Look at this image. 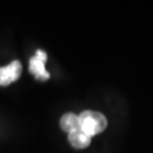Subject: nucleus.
I'll list each match as a JSON object with an SVG mask.
<instances>
[{
    "label": "nucleus",
    "instance_id": "obj_1",
    "mask_svg": "<svg viewBox=\"0 0 153 153\" xmlns=\"http://www.w3.org/2000/svg\"><path fill=\"white\" fill-rule=\"evenodd\" d=\"M78 118H79L81 129L91 137L102 133L108 125L107 118L98 111L85 110L81 112V115H78Z\"/></svg>",
    "mask_w": 153,
    "mask_h": 153
},
{
    "label": "nucleus",
    "instance_id": "obj_2",
    "mask_svg": "<svg viewBox=\"0 0 153 153\" xmlns=\"http://www.w3.org/2000/svg\"><path fill=\"white\" fill-rule=\"evenodd\" d=\"M45 61L47 53L43 50H38L35 56L30 59V73L39 81H48L50 78V74L45 69Z\"/></svg>",
    "mask_w": 153,
    "mask_h": 153
},
{
    "label": "nucleus",
    "instance_id": "obj_3",
    "mask_svg": "<svg viewBox=\"0 0 153 153\" xmlns=\"http://www.w3.org/2000/svg\"><path fill=\"white\" fill-rule=\"evenodd\" d=\"M22 74L21 61L14 60L9 65L0 67V86H7L11 83L16 82Z\"/></svg>",
    "mask_w": 153,
    "mask_h": 153
},
{
    "label": "nucleus",
    "instance_id": "obj_4",
    "mask_svg": "<svg viewBox=\"0 0 153 153\" xmlns=\"http://www.w3.org/2000/svg\"><path fill=\"white\" fill-rule=\"evenodd\" d=\"M92 137L88 135L81 128H77L75 131L68 133V141L71 146L75 149H85L91 144Z\"/></svg>",
    "mask_w": 153,
    "mask_h": 153
},
{
    "label": "nucleus",
    "instance_id": "obj_5",
    "mask_svg": "<svg viewBox=\"0 0 153 153\" xmlns=\"http://www.w3.org/2000/svg\"><path fill=\"white\" fill-rule=\"evenodd\" d=\"M60 127L67 133H71L77 128H81L78 115H75L73 112L65 114L60 119Z\"/></svg>",
    "mask_w": 153,
    "mask_h": 153
}]
</instances>
